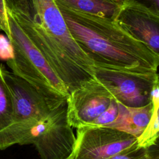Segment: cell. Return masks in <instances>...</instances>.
<instances>
[{"instance_id": "cell-1", "label": "cell", "mask_w": 159, "mask_h": 159, "mask_svg": "<svg viewBox=\"0 0 159 159\" xmlns=\"http://www.w3.org/2000/svg\"><path fill=\"white\" fill-rule=\"evenodd\" d=\"M56 4L71 35L95 66L157 71L159 55L132 36L114 19Z\"/></svg>"}, {"instance_id": "cell-2", "label": "cell", "mask_w": 159, "mask_h": 159, "mask_svg": "<svg viewBox=\"0 0 159 159\" xmlns=\"http://www.w3.org/2000/svg\"><path fill=\"white\" fill-rule=\"evenodd\" d=\"M33 20L12 14L69 93L94 77L93 61L71 35L54 0H32Z\"/></svg>"}, {"instance_id": "cell-3", "label": "cell", "mask_w": 159, "mask_h": 159, "mask_svg": "<svg viewBox=\"0 0 159 159\" xmlns=\"http://www.w3.org/2000/svg\"><path fill=\"white\" fill-rule=\"evenodd\" d=\"M7 10L9 40L13 58L7 60L12 72L35 87L48 99L63 102L70 93L44 57L23 31L11 12Z\"/></svg>"}, {"instance_id": "cell-4", "label": "cell", "mask_w": 159, "mask_h": 159, "mask_svg": "<svg viewBox=\"0 0 159 159\" xmlns=\"http://www.w3.org/2000/svg\"><path fill=\"white\" fill-rule=\"evenodd\" d=\"M1 71L12 101L11 124L0 130V150L16 144L28 145L34 126L62 104L44 97L35 87L1 65Z\"/></svg>"}, {"instance_id": "cell-5", "label": "cell", "mask_w": 159, "mask_h": 159, "mask_svg": "<svg viewBox=\"0 0 159 159\" xmlns=\"http://www.w3.org/2000/svg\"><path fill=\"white\" fill-rule=\"evenodd\" d=\"M121 103L95 78L83 83L67 98V119L71 127H109L117 118Z\"/></svg>"}, {"instance_id": "cell-6", "label": "cell", "mask_w": 159, "mask_h": 159, "mask_svg": "<svg viewBox=\"0 0 159 159\" xmlns=\"http://www.w3.org/2000/svg\"><path fill=\"white\" fill-rule=\"evenodd\" d=\"M94 77L126 107H137L152 102V91L159 82L155 71H133L94 66Z\"/></svg>"}, {"instance_id": "cell-7", "label": "cell", "mask_w": 159, "mask_h": 159, "mask_svg": "<svg viewBox=\"0 0 159 159\" xmlns=\"http://www.w3.org/2000/svg\"><path fill=\"white\" fill-rule=\"evenodd\" d=\"M67 101L53 109L32 129L29 144H33L41 159H67L75 136L67 119Z\"/></svg>"}, {"instance_id": "cell-8", "label": "cell", "mask_w": 159, "mask_h": 159, "mask_svg": "<svg viewBox=\"0 0 159 159\" xmlns=\"http://www.w3.org/2000/svg\"><path fill=\"white\" fill-rule=\"evenodd\" d=\"M137 145L135 136L107 127L76 129L73 151L67 159H108Z\"/></svg>"}, {"instance_id": "cell-9", "label": "cell", "mask_w": 159, "mask_h": 159, "mask_svg": "<svg viewBox=\"0 0 159 159\" xmlns=\"http://www.w3.org/2000/svg\"><path fill=\"white\" fill-rule=\"evenodd\" d=\"M136 39L159 55V12L139 0H124L114 19Z\"/></svg>"}, {"instance_id": "cell-10", "label": "cell", "mask_w": 159, "mask_h": 159, "mask_svg": "<svg viewBox=\"0 0 159 159\" xmlns=\"http://www.w3.org/2000/svg\"><path fill=\"white\" fill-rule=\"evenodd\" d=\"M152 111V101L142 107H129L122 104L119 116L109 127L127 132L137 138L148 125Z\"/></svg>"}, {"instance_id": "cell-11", "label": "cell", "mask_w": 159, "mask_h": 159, "mask_svg": "<svg viewBox=\"0 0 159 159\" xmlns=\"http://www.w3.org/2000/svg\"><path fill=\"white\" fill-rule=\"evenodd\" d=\"M66 7L114 19L120 2L116 0H54Z\"/></svg>"}, {"instance_id": "cell-12", "label": "cell", "mask_w": 159, "mask_h": 159, "mask_svg": "<svg viewBox=\"0 0 159 159\" xmlns=\"http://www.w3.org/2000/svg\"><path fill=\"white\" fill-rule=\"evenodd\" d=\"M158 83L154 86L152 91V101L153 111L150 121L142 134L137 138V146L147 148L158 143V107H159V91Z\"/></svg>"}, {"instance_id": "cell-13", "label": "cell", "mask_w": 159, "mask_h": 159, "mask_svg": "<svg viewBox=\"0 0 159 159\" xmlns=\"http://www.w3.org/2000/svg\"><path fill=\"white\" fill-rule=\"evenodd\" d=\"M13 106L11 94L3 78L0 64V130L9 125L12 121Z\"/></svg>"}, {"instance_id": "cell-14", "label": "cell", "mask_w": 159, "mask_h": 159, "mask_svg": "<svg viewBox=\"0 0 159 159\" xmlns=\"http://www.w3.org/2000/svg\"><path fill=\"white\" fill-rule=\"evenodd\" d=\"M108 159H158V143L147 148L136 145Z\"/></svg>"}, {"instance_id": "cell-15", "label": "cell", "mask_w": 159, "mask_h": 159, "mask_svg": "<svg viewBox=\"0 0 159 159\" xmlns=\"http://www.w3.org/2000/svg\"><path fill=\"white\" fill-rule=\"evenodd\" d=\"M6 9L33 20L34 10L32 0H4Z\"/></svg>"}, {"instance_id": "cell-16", "label": "cell", "mask_w": 159, "mask_h": 159, "mask_svg": "<svg viewBox=\"0 0 159 159\" xmlns=\"http://www.w3.org/2000/svg\"><path fill=\"white\" fill-rule=\"evenodd\" d=\"M13 47L7 37L0 34V58L9 60L13 58Z\"/></svg>"}, {"instance_id": "cell-17", "label": "cell", "mask_w": 159, "mask_h": 159, "mask_svg": "<svg viewBox=\"0 0 159 159\" xmlns=\"http://www.w3.org/2000/svg\"><path fill=\"white\" fill-rule=\"evenodd\" d=\"M0 29L2 30L9 39L10 32L7 22V10L4 0H0Z\"/></svg>"}, {"instance_id": "cell-18", "label": "cell", "mask_w": 159, "mask_h": 159, "mask_svg": "<svg viewBox=\"0 0 159 159\" xmlns=\"http://www.w3.org/2000/svg\"><path fill=\"white\" fill-rule=\"evenodd\" d=\"M153 1L154 6H155L158 9V4H159V1L158 0H151Z\"/></svg>"}, {"instance_id": "cell-19", "label": "cell", "mask_w": 159, "mask_h": 159, "mask_svg": "<svg viewBox=\"0 0 159 159\" xmlns=\"http://www.w3.org/2000/svg\"><path fill=\"white\" fill-rule=\"evenodd\" d=\"M117 1H120V2H121V1H124V0H117Z\"/></svg>"}, {"instance_id": "cell-20", "label": "cell", "mask_w": 159, "mask_h": 159, "mask_svg": "<svg viewBox=\"0 0 159 159\" xmlns=\"http://www.w3.org/2000/svg\"><path fill=\"white\" fill-rule=\"evenodd\" d=\"M116 1H117V0H116ZM119 2H120V1H119Z\"/></svg>"}, {"instance_id": "cell-21", "label": "cell", "mask_w": 159, "mask_h": 159, "mask_svg": "<svg viewBox=\"0 0 159 159\" xmlns=\"http://www.w3.org/2000/svg\"><path fill=\"white\" fill-rule=\"evenodd\" d=\"M0 30H1V29H0Z\"/></svg>"}]
</instances>
